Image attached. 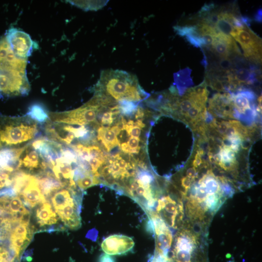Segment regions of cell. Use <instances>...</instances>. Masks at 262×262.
I'll use <instances>...</instances> for the list:
<instances>
[{
    "mask_svg": "<svg viewBox=\"0 0 262 262\" xmlns=\"http://www.w3.org/2000/svg\"><path fill=\"white\" fill-rule=\"evenodd\" d=\"M75 182L82 190H85L91 186L100 184L98 179L94 177L91 174H86L77 179Z\"/></svg>",
    "mask_w": 262,
    "mask_h": 262,
    "instance_id": "603a6c76",
    "label": "cell"
},
{
    "mask_svg": "<svg viewBox=\"0 0 262 262\" xmlns=\"http://www.w3.org/2000/svg\"><path fill=\"white\" fill-rule=\"evenodd\" d=\"M35 176L38 180L41 192L47 200L55 192L66 187L62 182L55 178L50 169L40 171Z\"/></svg>",
    "mask_w": 262,
    "mask_h": 262,
    "instance_id": "2e32d148",
    "label": "cell"
},
{
    "mask_svg": "<svg viewBox=\"0 0 262 262\" xmlns=\"http://www.w3.org/2000/svg\"><path fill=\"white\" fill-rule=\"evenodd\" d=\"M97 98L94 96L88 102L75 110L57 113H50L49 120L52 122L84 125L96 122L97 116L102 108ZM97 123V122H96Z\"/></svg>",
    "mask_w": 262,
    "mask_h": 262,
    "instance_id": "52a82bcc",
    "label": "cell"
},
{
    "mask_svg": "<svg viewBox=\"0 0 262 262\" xmlns=\"http://www.w3.org/2000/svg\"><path fill=\"white\" fill-rule=\"evenodd\" d=\"M4 37L16 56L25 59L30 55L33 43L28 34L16 29H12L8 31Z\"/></svg>",
    "mask_w": 262,
    "mask_h": 262,
    "instance_id": "8fae6325",
    "label": "cell"
},
{
    "mask_svg": "<svg viewBox=\"0 0 262 262\" xmlns=\"http://www.w3.org/2000/svg\"><path fill=\"white\" fill-rule=\"evenodd\" d=\"M25 151V155L20 158L21 167L30 171L40 168L42 160L37 151L30 146V143Z\"/></svg>",
    "mask_w": 262,
    "mask_h": 262,
    "instance_id": "d6986e66",
    "label": "cell"
},
{
    "mask_svg": "<svg viewBox=\"0 0 262 262\" xmlns=\"http://www.w3.org/2000/svg\"><path fill=\"white\" fill-rule=\"evenodd\" d=\"M29 144L19 148H4L0 149V174L7 173L13 175L20 170L21 155L28 147Z\"/></svg>",
    "mask_w": 262,
    "mask_h": 262,
    "instance_id": "4fadbf2b",
    "label": "cell"
},
{
    "mask_svg": "<svg viewBox=\"0 0 262 262\" xmlns=\"http://www.w3.org/2000/svg\"><path fill=\"white\" fill-rule=\"evenodd\" d=\"M134 246L130 237L120 234L110 235L102 242V250L109 255H122L130 251Z\"/></svg>",
    "mask_w": 262,
    "mask_h": 262,
    "instance_id": "5bb4252c",
    "label": "cell"
},
{
    "mask_svg": "<svg viewBox=\"0 0 262 262\" xmlns=\"http://www.w3.org/2000/svg\"><path fill=\"white\" fill-rule=\"evenodd\" d=\"M1 146H2L1 143L0 141V149L1 147Z\"/></svg>",
    "mask_w": 262,
    "mask_h": 262,
    "instance_id": "4dcf8cb0",
    "label": "cell"
},
{
    "mask_svg": "<svg viewBox=\"0 0 262 262\" xmlns=\"http://www.w3.org/2000/svg\"><path fill=\"white\" fill-rule=\"evenodd\" d=\"M26 64L25 59L15 55L3 37L0 40V92L16 91L27 81Z\"/></svg>",
    "mask_w": 262,
    "mask_h": 262,
    "instance_id": "277c9868",
    "label": "cell"
},
{
    "mask_svg": "<svg viewBox=\"0 0 262 262\" xmlns=\"http://www.w3.org/2000/svg\"><path fill=\"white\" fill-rule=\"evenodd\" d=\"M141 128L138 127L134 126L132 128L130 132V136L139 138L141 135Z\"/></svg>",
    "mask_w": 262,
    "mask_h": 262,
    "instance_id": "83f0119b",
    "label": "cell"
},
{
    "mask_svg": "<svg viewBox=\"0 0 262 262\" xmlns=\"http://www.w3.org/2000/svg\"><path fill=\"white\" fill-rule=\"evenodd\" d=\"M255 17V19L257 21L261 22L262 21V10H259L257 12Z\"/></svg>",
    "mask_w": 262,
    "mask_h": 262,
    "instance_id": "f1b7e54d",
    "label": "cell"
},
{
    "mask_svg": "<svg viewBox=\"0 0 262 262\" xmlns=\"http://www.w3.org/2000/svg\"><path fill=\"white\" fill-rule=\"evenodd\" d=\"M201 156L198 153L196 154L194 159L192 163V166L197 168L203 164Z\"/></svg>",
    "mask_w": 262,
    "mask_h": 262,
    "instance_id": "4316f807",
    "label": "cell"
},
{
    "mask_svg": "<svg viewBox=\"0 0 262 262\" xmlns=\"http://www.w3.org/2000/svg\"><path fill=\"white\" fill-rule=\"evenodd\" d=\"M208 49L220 58H232L242 55L233 38L230 35L220 33H217L212 46Z\"/></svg>",
    "mask_w": 262,
    "mask_h": 262,
    "instance_id": "7c38bea8",
    "label": "cell"
},
{
    "mask_svg": "<svg viewBox=\"0 0 262 262\" xmlns=\"http://www.w3.org/2000/svg\"><path fill=\"white\" fill-rule=\"evenodd\" d=\"M97 138L108 152L117 146L120 145L117 136L110 127H99L98 130Z\"/></svg>",
    "mask_w": 262,
    "mask_h": 262,
    "instance_id": "ac0fdd59",
    "label": "cell"
},
{
    "mask_svg": "<svg viewBox=\"0 0 262 262\" xmlns=\"http://www.w3.org/2000/svg\"><path fill=\"white\" fill-rule=\"evenodd\" d=\"M191 71L190 68H186L174 74V81L180 95L185 93L187 86L193 84L190 76Z\"/></svg>",
    "mask_w": 262,
    "mask_h": 262,
    "instance_id": "ffe728a7",
    "label": "cell"
},
{
    "mask_svg": "<svg viewBox=\"0 0 262 262\" xmlns=\"http://www.w3.org/2000/svg\"><path fill=\"white\" fill-rule=\"evenodd\" d=\"M110 107V106H109ZM113 115L109 110L105 112L102 115L101 119V124L104 127L109 128L113 122Z\"/></svg>",
    "mask_w": 262,
    "mask_h": 262,
    "instance_id": "d4e9b609",
    "label": "cell"
},
{
    "mask_svg": "<svg viewBox=\"0 0 262 262\" xmlns=\"http://www.w3.org/2000/svg\"><path fill=\"white\" fill-rule=\"evenodd\" d=\"M96 93L118 102L123 100L138 102L148 94L140 86L135 75L121 70H102L96 84Z\"/></svg>",
    "mask_w": 262,
    "mask_h": 262,
    "instance_id": "3957f363",
    "label": "cell"
},
{
    "mask_svg": "<svg viewBox=\"0 0 262 262\" xmlns=\"http://www.w3.org/2000/svg\"><path fill=\"white\" fill-rule=\"evenodd\" d=\"M139 138L130 136L126 142L129 147V154L138 153L140 149Z\"/></svg>",
    "mask_w": 262,
    "mask_h": 262,
    "instance_id": "cb8c5ba5",
    "label": "cell"
},
{
    "mask_svg": "<svg viewBox=\"0 0 262 262\" xmlns=\"http://www.w3.org/2000/svg\"><path fill=\"white\" fill-rule=\"evenodd\" d=\"M230 35L240 44L247 60L254 65L262 64V39L249 26L235 28Z\"/></svg>",
    "mask_w": 262,
    "mask_h": 262,
    "instance_id": "ba28073f",
    "label": "cell"
},
{
    "mask_svg": "<svg viewBox=\"0 0 262 262\" xmlns=\"http://www.w3.org/2000/svg\"><path fill=\"white\" fill-rule=\"evenodd\" d=\"M208 232L184 219L173 239L171 262H209Z\"/></svg>",
    "mask_w": 262,
    "mask_h": 262,
    "instance_id": "7a4b0ae2",
    "label": "cell"
},
{
    "mask_svg": "<svg viewBox=\"0 0 262 262\" xmlns=\"http://www.w3.org/2000/svg\"><path fill=\"white\" fill-rule=\"evenodd\" d=\"M153 213L161 218L169 228L177 230L182 225L185 219L183 203L169 180L164 192L158 199Z\"/></svg>",
    "mask_w": 262,
    "mask_h": 262,
    "instance_id": "5b68a950",
    "label": "cell"
},
{
    "mask_svg": "<svg viewBox=\"0 0 262 262\" xmlns=\"http://www.w3.org/2000/svg\"><path fill=\"white\" fill-rule=\"evenodd\" d=\"M21 258L7 242L0 241V262H21Z\"/></svg>",
    "mask_w": 262,
    "mask_h": 262,
    "instance_id": "7402d4cb",
    "label": "cell"
},
{
    "mask_svg": "<svg viewBox=\"0 0 262 262\" xmlns=\"http://www.w3.org/2000/svg\"><path fill=\"white\" fill-rule=\"evenodd\" d=\"M36 123L27 116L2 118L0 122V142L12 146L32 139L38 131Z\"/></svg>",
    "mask_w": 262,
    "mask_h": 262,
    "instance_id": "8992f818",
    "label": "cell"
},
{
    "mask_svg": "<svg viewBox=\"0 0 262 262\" xmlns=\"http://www.w3.org/2000/svg\"><path fill=\"white\" fill-rule=\"evenodd\" d=\"M177 33L184 37L192 45L202 49L205 47L202 33L197 25L177 26L174 27Z\"/></svg>",
    "mask_w": 262,
    "mask_h": 262,
    "instance_id": "e0dca14e",
    "label": "cell"
},
{
    "mask_svg": "<svg viewBox=\"0 0 262 262\" xmlns=\"http://www.w3.org/2000/svg\"><path fill=\"white\" fill-rule=\"evenodd\" d=\"M36 206L33 213V219L36 224L34 226L36 232L63 231L66 229L64 226L56 225L59 219L49 201L47 200Z\"/></svg>",
    "mask_w": 262,
    "mask_h": 262,
    "instance_id": "9c48e42d",
    "label": "cell"
},
{
    "mask_svg": "<svg viewBox=\"0 0 262 262\" xmlns=\"http://www.w3.org/2000/svg\"><path fill=\"white\" fill-rule=\"evenodd\" d=\"M188 178L189 187L180 194L185 219L209 231L215 214L237 191L226 178L216 175L206 163L196 168L195 176Z\"/></svg>",
    "mask_w": 262,
    "mask_h": 262,
    "instance_id": "6da1fadb",
    "label": "cell"
},
{
    "mask_svg": "<svg viewBox=\"0 0 262 262\" xmlns=\"http://www.w3.org/2000/svg\"><path fill=\"white\" fill-rule=\"evenodd\" d=\"M98 262H115L114 258L106 253L101 254L98 259Z\"/></svg>",
    "mask_w": 262,
    "mask_h": 262,
    "instance_id": "484cf974",
    "label": "cell"
},
{
    "mask_svg": "<svg viewBox=\"0 0 262 262\" xmlns=\"http://www.w3.org/2000/svg\"><path fill=\"white\" fill-rule=\"evenodd\" d=\"M26 116L39 123H44L49 120V115L45 108L38 104L30 106Z\"/></svg>",
    "mask_w": 262,
    "mask_h": 262,
    "instance_id": "44dd1931",
    "label": "cell"
},
{
    "mask_svg": "<svg viewBox=\"0 0 262 262\" xmlns=\"http://www.w3.org/2000/svg\"><path fill=\"white\" fill-rule=\"evenodd\" d=\"M151 229L154 232L155 237V253L168 255L171 247L173 236L171 230L164 222L156 213L148 215Z\"/></svg>",
    "mask_w": 262,
    "mask_h": 262,
    "instance_id": "30bf717a",
    "label": "cell"
},
{
    "mask_svg": "<svg viewBox=\"0 0 262 262\" xmlns=\"http://www.w3.org/2000/svg\"><path fill=\"white\" fill-rule=\"evenodd\" d=\"M110 129L115 133L116 136L119 135L121 131L120 130L116 125L113 126Z\"/></svg>",
    "mask_w": 262,
    "mask_h": 262,
    "instance_id": "f546056e",
    "label": "cell"
},
{
    "mask_svg": "<svg viewBox=\"0 0 262 262\" xmlns=\"http://www.w3.org/2000/svg\"><path fill=\"white\" fill-rule=\"evenodd\" d=\"M17 196L30 210L47 200L41 192L36 176L33 175Z\"/></svg>",
    "mask_w": 262,
    "mask_h": 262,
    "instance_id": "9a60e30c",
    "label": "cell"
}]
</instances>
